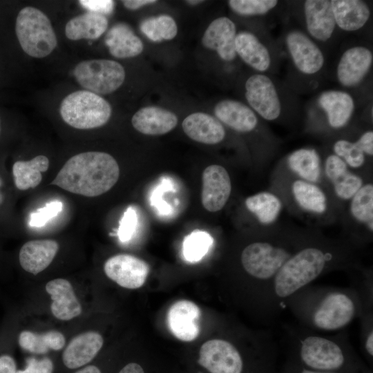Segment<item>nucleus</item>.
Listing matches in <instances>:
<instances>
[{
	"label": "nucleus",
	"instance_id": "nucleus-37",
	"mask_svg": "<svg viewBox=\"0 0 373 373\" xmlns=\"http://www.w3.org/2000/svg\"><path fill=\"white\" fill-rule=\"evenodd\" d=\"M213 243V238L207 231H194L184 239L183 255L189 262H198L209 252Z\"/></svg>",
	"mask_w": 373,
	"mask_h": 373
},
{
	"label": "nucleus",
	"instance_id": "nucleus-30",
	"mask_svg": "<svg viewBox=\"0 0 373 373\" xmlns=\"http://www.w3.org/2000/svg\"><path fill=\"white\" fill-rule=\"evenodd\" d=\"M287 164L301 180L314 184L321 180L323 166L320 155L314 149L301 148L293 151L289 155Z\"/></svg>",
	"mask_w": 373,
	"mask_h": 373
},
{
	"label": "nucleus",
	"instance_id": "nucleus-52",
	"mask_svg": "<svg viewBox=\"0 0 373 373\" xmlns=\"http://www.w3.org/2000/svg\"><path fill=\"white\" fill-rule=\"evenodd\" d=\"M2 185H3V181H2L1 178L0 177V205L3 203V200H4L3 195L1 191V187L2 186Z\"/></svg>",
	"mask_w": 373,
	"mask_h": 373
},
{
	"label": "nucleus",
	"instance_id": "nucleus-13",
	"mask_svg": "<svg viewBox=\"0 0 373 373\" xmlns=\"http://www.w3.org/2000/svg\"><path fill=\"white\" fill-rule=\"evenodd\" d=\"M231 193V182L227 169L221 165L211 164L202 173L201 200L204 208L210 212L220 211Z\"/></svg>",
	"mask_w": 373,
	"mask_h": 373
},
{
	"label": "nucleus",
	"instance_id": "nucleus-15",
	"mask_svg": "<svg viewBox=\"0 0 373 373\" xmlns=\"http://www.w3.org/2000/svg\"><path fill=\"white\" fill-rule=\"evenodd\" d=\"M200 309L195 303L188 300H178L168 311L169 328L178 339L192 341L200 334Z\"/></svg>",
	"mask_w": 373,
	"mask_h": 373
},
{
	"label": "nucleus",
	"instance_id": "nucleus-12",
	"mask_svg": "<svg viewBox=\"0 0 373 373\" xmlns=\"http://www.w3.org/2000/svg\"><path fill=\"white\" fill-rule=\"evenodd\" d=\"M285 44L294 64L305 75H314L321 70L324 55L319 47L305 33L298 30L289 31Z\"/></svg>",
	"mask_w": 373,
	"mask_h": 373
},
{
	"label": "nucleus",
	"instance_id": "nucleus-23",
	"mask_svg": "<svg viewBox=\"0 0 373 373\" xmlns=\"http://www.w3.org/2000/svg\"><path fill=\"white\" fill-rule=\"evenodd\" d=\"M182 128L191 139L206 144H216L225 137V130L220 122L204 113H194L182 122Z\"/></svg>",
	"mask_w": 373,
	"mask_h": 373
},
{
	"label": "nucleus",
	"instance_id": "nucleus-26",
	"mask_svg": "<svg viewBox=\"0 0 373 373\" xmlns=\"http://www.w3.org/2000/svg\"><path fill=\"white\" fill-rule=\"evenodd\" d=\"M318 104L326 113L329 126L336 129L347 125L355 107L354 99L348 93L336 90L323 92Z\"/></svg>",
	"mask_w": 373,
	"mask_h": 373
},
{
	"label": "nucleus",
	"instance_id": "nucleus-27",
	"mask_svg": "<svg viewBox=\"0 0 373 373\" xmlns=\"http://www.w3.org/2000/svg\"><path fill=\"white\" fill-rule=\"evenodd\" d=\"M331 4L336 26L343 30H358L363 28L370 19V8L363 1L332 0Z\"/></svg>",
	"mask_w": 373,
	"mask_h": 373
},
{
	"label": "nucleus",
	"instance_id": "nucleus-4",
	"mask_svg": "<svg viewBox=\"0 0 373 373\" xmlns=\"http://www.w3.org/2000/svg\"><path fill=\"white\" fill-rule=\"evenodd\" d=\"M282 327L283 342L300 362L298 365L318 372L355 373L358 369L347 329L326 335L299 324Z\"/></svg>",
	"mask_w": 373,
	"mask_h": 373
},
{
	"label": "nucleus",
	"instance_id": "nucleus-9",
	"mask_svg": "<svg viewBox=\"0 0 373 373\" xmlns=\"http://www.w3.org/2000/svg\"><path fill=\"white\" fill-rule=\"evenodd\" d=\"M73 74L80 86L97 95H106L115 91L125 79L123 66L111 59L81 61L75 66Z\"/></svg>",
	"mask_w": 373,
	"mask_h": 373
},
{
	"label": "nucleus",
	"instance_id": "nucleus-8",
	"mask_svg": "<svg viewBox=\"0 0 373 373\" xmlns=\"http://www.w3.org/2000/svg\"><path fill=\"white\" fill-rule=\"evenodd\" d=\"M60 115L69 126L91 129L104 125L111 115L110 104L88 90H77L67 95L60 105Z\"/></svg>",
	"mask_w": 373,
	"mask_h": 373
},
{
	"label": "nucleus",
	"instance_id": "nucleus-39",
	"mask_svg": "<svg viewBox=\"0 0 373 373\" xmlns=\"http://www.w3.org/2000/svg\"><path fill=\"white\" fill-rule=\"evenodd\" d=\"M334 154L342 159L350 169H359L364 166L366 155L356 144L347 140H336L333 145Z\"/></svg>",
	"mask_w": 373,
	"mask_h": 373
},
{
	"label": "nucleus",
	"instance_id": "nucleus-49",
	"mask_svg": "<svg viewBox=\"0 0 373 373\" xmlns=\"http://www.w3.org/2000/svg\"><path fill=\"white\" fill-rule=\"evenodd\" d=\"M155 0H125L122 1V3L125 8L129 10H137L140 8L149 4H153L156 3Z\"/></svg>",
	"mask_w": 373,
	"mask_h": 373
},
{
	"label": "nucleus",
	"instance_id": "nucleus-38",
	"mask_svg": "<svg viewBox=\"0 0 373 373\" xmlns=\"http://www.w3.org/2000/svg\"><path fill=\"white\" fill-rule=\"evenodd\" d=\"M358 273L352 276L351 287L357 292L362 307V312L373 311V276L372 270L357 267Z\"/></svg>",
	"mask_w": 373,
	"mask_h": 373
},
{
	"label": "nucleus",
	"instance_id": "nucleus-2",
	"mask_svg": "<svg viewBox=\"0 0 373 373\" xmlns=\"http://www.w3.org/2000/svg\"><path fill=\"white\" fill-rule=\"evenodd\" d=\"M298 324L318 333H336L358 318L362 312L356 290L351 287L309 285L285 303Z\"/></svg>",
	"mask_w": 373,
	"mask_h": 373
},
{
	"label": "nucleus",
	"instance_id": "nucleus-42",
	"mask_svg": "<svg viewBox=\"0 0 373 373\" xmlns=\"http://www.w3.org/2000/svg\"><path fill=\"white\" fill-rule=\"evenodd\" d=\"M63 209V204L59 200H52L44 207L37 209L30 215L29 224L31 227L44 226L49 220L57 216Z\"/></svg>",
	"mask_w": 373,
	"mask_h": 373
},
{
	"label": "nucleus",
	"instance_id": "nucleus-47",
	"mask_svg": "<svg viewBox=\"0 0 373 373\" xmlns=\"http://www.w3.org/2000/svg\"><path fill=\"white\" fill-rule=\"evenodd\" d=\"M15 359L9 355L0 356V373H16Z\"/></svg>",
	"mask_w": 373,
	"mask_h": 373
},
{
	"label": "nucleus",
	"instance_id": "nucleus-19",
	"mask_svg": "<svg viewBox=\"0 0 373 373\" xmlns=\"http://www.w3.org/2000/svg\"><path fill=\"white\" fill-rule=\"evenodd\" d=\"M304 13L310 35L320 41H328L336 27L331 1L307 0L304 3Z\"/></svg>",
	"mask_w": 373,
	"mask_h": 373
},
{
	"label": "nucleus",
	"instance_id": "nucleus-16",
	"mask_svg": "<svg viewBox=\"0 0 373 373\" xmlns=\"http://www.w3.org/2000/svg\"><path fill=\"white\" fill-rule=\"evenodd\" d=\"M323 173L330 182L336 196L341 200H350L364 184L361 177L353 173L345 162L334 153L325 158Z\"/></svg>",
	"mask_w": 373,
	"mask_h": 373
},
{
	"label": "nucleus",
	"instance_id": "nucleus-25",
	"mask_svg": "<svg viewBox=\"0 0 373 373\" xmlns=\"http://www.w3.org/2000/svg\"><path fill=\"white\" fill-rule=\"evenodd\" d=\"M214 114L219 121L234 131L248 133L258 125V118L254 111L243 103L224 99L214 108Z\"/></svg>",
	"mask_w": 373,
	"mask_h": 373
},
{
	"label": "nucleus",
	"instance_id": "nucleus-40",
	"mask_svg": "<svg viewBox=\"0 0 373 373\" xmlns=\"http://www.w3.org/2000/svg\"><path fill=\"white\" fill-rule=\"evenodd\" d=\"M276 0H230L228 4L236 13L243 16L263 15L275 8Z\"/></svg>",
	"mask_w": 373,
	"mask_h": 373
},
{
	"label": "nucleus",
	"instance_id": "nucleus-22",
	"mask_svg": "<svg viewBox=\"0 0 373 373\" xmlns=\"http://www.w3.org/2000/svg\"><path fill=\"white\" fill-rule=\"evenodd\" d=\"M59 250V244L53 240H35L26 242L19 255L21 267L32 274L46 269Z\"/></svg>",
	"mask_w": 373,
	"mask_h": 373
},
{
	"label": "nucleus",
	"instance_id": "nucleus-24",
	"mask_svg": "<svg viewBox=\"0 0 373 373\" xmlns=\"http://www.w3.org/2000/svg\"><path fill=\"white\" fill-rule=\"evenodd\" d=\"M290 191L294 201L305 213L321 216L328 211V197L317 184L297 178L291 182Z\"/></svg>",
	"mask_w": 373,
	"mask_h": 373
},
{
	"label": "nucleus",
	"instance_id": "nucleus-46",
	"mask_svg": "<svg viewBox=\"0 0 373 373\" xmlns=\"http://www.w3.org/2000/svg\"><path fill=\"white\" fill-rule=\"evenodd\" d=\"M358 148L365 155L372 157L373 155V131H367L363 133L355 142Z\"/></svg>",
	"mask_w": 373,
	"mask_h": 373
},
{
	"label": "nucleus",
	"instance_id": "nucleus-36",
	"mask_svg": "<svg viewBox=\"0 0 373 373\" xmlns=\"http://www.w3.org/2000/svg\"><path fill=\"white\" fill-rule=\"evenodd\" d=\"M140 30L150 40L155 42L172 39L178 32L175 21L167 15L145 19L140 24Z\"/></svg>",
	"mask_w": 373,
	"mask_h": 373
},
{
	"label": "nucleus",
	"instance_id": "nucleus-54",
	"mask_svg": "<svg viewBox=\"0 0 373 373\" xmlns=\"http://www.w3.org/2000/svg\"><path fill=\"white\" fill-rule=\"evenodd\" d=\"M0 123H1V119H0Z\"/></svg>",
	"mask_w": 373,
	"mask_h": 373
},
{
	"label": "nucleus",
	"instance_id": "nucleus-3",
	"mask_svg": "<svg viewBox=\"0 0 373 373\" xmlns=\"http://www.w3.org/2000/svg\"><path fill=\"white\" fill-rule=\"evenodd\" d=\"M313 233L297 232H265L247 244L240 255L241 267L249 278L252 309L286 260L300 247L315 238Z\"/></svg>",
	"mask_w": 373,
	"mask_h": 373
},
{
	"label": "nucleus",
	"instance_id": "nucleus-43",
	"mask_svg": "<svg viewBox=\"0 0 373 373\" xmlns=\"http://www.w3.org/2000/svg\"><path fill=\"white\" fill-rule=\"evenodd\" d=\"M137 224V215L132 207L124 212L117 230V236L121 242H127L133 237Z\"/></svg>",
	"mask_w": 373,
	"mask_h": 373
},
{
	"label": "nucleus",
	"instance_id": "nucleus-33",
	"mask_svg": "<svg viewBox=\"0 0 373 373\" xmlns=\"http://www.w3.org/2000/svg\"><path fill=\"white\" fill-rule=\"evenodd\" d=\"M49 166L48 158L37 155L30 160L17 161L12 166V174L16 187L21 191L35 188L42 180L43 172Z\"/></svg>",
	"mask_w": 373,
	"mask_h": 373
},
{
	"label": "nucleus",
	"instance_id": "nucleus-1",
	"mask_svg": "<svg viewBox=\"0 0 373 373\" xmlns=\"http://www.w3.org/2000/svg\"><path fill=\"white\" fill-rule=\"evenodd\" d=\"M358 248L348 240L316 236L296 250L280 267L260 300L254 314L264 327H271L285 309L286 301L318 278L358 265Z\"/></svg>",
	"mask_w": 373,
	"mask_h": 373
},
{
	"label": "nucleus",
	"instance_id": "nucleus-17",
	"mask_svg": "<svg viewBox=\"0 0 373 373\" xmlns=\"http://www.w3.org/2000/svg\"><path fill=\"white\" fill-rule=\"evenodd\" d=\"M236 25L232 20L222 17L213 20L206 29L202 39L207 48L216 50L224 61H231L236 56Z\"/></svg>",
	"mask_w": 373,
	"mask_h": 373
},
{
	"label": "nucleus",
	"instance_id": "nucleus-20",
	"mask_svg": "<svg viewBox=\"0 0 373 373\" xmlns=\"http://www.w3.org/2000/svg\"><path fill=\"white\" fill-rule=\"evenodd\" d=\"M46 290L51 296L50 309L55 318L68 321L82 314V306L68 280L63 278L50 280L46 284Z\"/></svg>",
	"mask_w": 373,
	"mask_h": 373
},
{
	"label": "nucleus",
	"instance_id": "nucleus-5",
	"mask_svg": "<svg viewBox=\"0 0 373 373\" xmlns=\"http://www.w3.org/2000/svg\"><path fill=\"white\" fill-rule=\"evenodd\" d=\"M119 177V165L113 156L88 151L68 159L50 184L73 193L96 197L108 191Z\"/></svg>",
	"mask_w": 373,
	"mask_h": 373
},
{
	"label": "nucleus",
	"instance_id": "nucleus-51",
	"mask_svg": "<svg viewBox=\"0 0 373 373\" xmlns=\"http://www.w3.org/2000/svg\"><path fill=\"white\" fill-rule=\"evenodd\" d=\"M291 373H353V372H318L313 371L308 369L303 368L296 365L295 368H292Z\"/></svg>",
	"mask_w": 373,
	"mask_h": 373
},
{
	"label": "nucleus",
	"instance_id": "nucleus-32",
	"mask_svg": "<svg viewBox=\"0 0 373 373\" xmlns=\"http://www.w3.org/2000/svg\"><path fill=\"white\" fill-rule=\"evenodd\" d=\"M245 204L258 222L263 225L274 223L283 209L281 200L270 191H261L249 196Z\"/></svg>",
	"mask_w": 373,
	"mask_h": 373
},
{
	"label": "nucleus",
	"instance_id": "nucleus-7",
	"mask_svg": "<svg viewBox=\"0 0 373 373\" xmlns=\"http://www.w3.org/2000/svg\"><path fill=\"white\" fill-rule=\"evenodd\" d=\"M15 32L23 50L32 57L48 56L57 44L50 19L34 7H25L19 11L16 19Z\"/></svg>",
	"mask_w": 373,
	"mask_h": 373
},
{
	"label": "nucleus",
	"instance_id": "nucleus-50",
	"mask_svg": "<svg viewBox=\"0 0 373 373\" xmlns=\"http://www.w3.org/2000/svg\"><path fill=\"white\" fill-rule=\"evenodd\" d=\"M74 373H103L102 370L95 365H86L79 368Z\"/></svg>",
	"mask_w": 373,
	"mask_h": 373
},
{
	"label": "nucleus",
	"instance_id": "nucleus-14",
	"mask_svg": "<svg viewBox=\"0 0 373 373\" xmlns=\"http://www.w3.org/2000/svg\"><path fill=\"white\" fill-rule=\"evenodd\" d=\"M372 61V52L365 46H356L347 49L337 65L338 81L345 87L357 86L369 73Z\"/></svg>",
	"mask_w": 373,
	"mask_h": 373
},
{
	"label": "nucleus",
	"instance_id": "nucleus-41",
	"mask_svg": "<svg viewBox=\"0 0 373 373\" xmlns=\"http://www.w3.org/2000/svg\"><path fill=\"white\" fill-rule=\"evenodd\" d=\"M358 319L360 323V343L364 353L373 357V311L361 312Z\"/></svg>",
	"mask_w": 373,
	"mask_h": 373
},
{
	"label": "nucleus",
	"instance_id": "nucleus-44",
	"mask_svg": "<svg viewBox=\"0 0 373 373\" xmlns=\"http://www.w3.org/2000/svg\"><path fill=\"white\" fill-rule=\"evenodd\" d=\"M26 362V367L23 370H17L16 373H53V363L48 357L41 359L30 357Z\"/></svg>",
	"mask_w": 373,
	"mask_h": 373
},
{
	"label": "nucleus",
	"instance_id": "nucleus-53",
	"mask_svg": "<svg viewBox=\"0 0 373 373\" xmlns=\"http://www.w3.org/2000/svg\"><path fill=\"white\" fill-rule=\"evenodd\" d=\"M202 1H194V0H191V1H186V3H189V4H191V5H196V4H198L200 3H202Z\"/></svg>",
	"mask_w": 373,
	"mask_h": 373
},
{
	"label": "nucleus",
	"instance_id": "nucleus-18",
	"mask_svg": "<svg viewBox=\"0 0 373 373\" xmlns=\"http://www.w3.org/2000/svg\"><path fill=\"white\" fill-rule=\"evenodd\" d=\"M102 336L87 332L74 337L62 353L63 364L69 370H77L90 363L103 346Z\"/></svg>",
	"mask_w": 373,
	"mask_h": 373
},
{
	"label": "nucleus",
	"instance_id": "nucleus-11",
	"mask_svg": "<svg viewBox=\"0 0 373 373\" xmlns=\"http://www.w3.org/2000/svg\"><path fill=\"white\" fill-rule=\"evenodd\" d=\"M104 270L111 280L119 286L135 289L141 287L149 273V265L130 254H117L104 263Z\"/></svg>",
	"mask_w": 373,
	"mask_h": 373
},
{
	"label": "nucleus",
	"instance_id": "nucleus-31",
	"mask_svg": "<svg viewBox=\"0 0 373 373\" xmlns=\"http://www.w3.org/2000/svg\"><path fill=\"white\" fill-rule=\"evenodd\" d=\"M107 27L108 20L104 15L87 12L68 21L65 34L71 40L96 39L102 36Z\"/></svg>",
	"mask_w": 373,
	"mask_h": 373
},
{
	"label": "nucleus",
	"instance_id": "nucleus-10",
	"mask_svg": "<svg viewBox=\"0 0 373 373\" xmlns=\"http://www.w3.org/2000/svg\"><path fill=\"white\" fill-rule=\"evenodd\" d=\"M245 97L252 109L268 121L278 119L281 103L272 80L263 74L250 76L245 83Z\"/></svg>",
	"mask_w": 373,
	"mask_h": 373
},
{
	"label": "nucleus",
	"instance_id": "nucleus-48",
	"mask_svg": "<svg viewBox=\"0 0 373 373\" xmlns=\"http://www.w3.org/2000/svg\"><path fill=\"white\" fill-rule=\"evenodd\" d=\"M117 373H146V371L141 363L131 361L125 364Z\"/></svg>",
	"mask_w": 373,
	"mask_h": 373
},
{
	"label": "nucleus",
	"instance_id": "nucleus-34",
	"mask_svg": "<svg viewBox=\"0 0 373 373\" xmlns=\"http://www.w3.org/2000/svg\"><path fill=\"white\" fill-rule=\"evenodd\" d=\"M350 212L354 220L364 225L367 234L373 232V184H363L350 200Z\"/></svg>",
	"mask_w": 373,
	"mask_h": 373
},
{
	"label": "nucleus",
	"instance_id": "nucleus-45",
	"mask_svg": "<svg viewBox=\"0 0 373 373\" xmlns=\"http://www.w3.org/2000/svg\"><path fill=\"white\" fill-rule=\"evenodd\" d=\"M79 3L88 12L102 15L111 14L115 6V2L111 0H81Z\"/></svg>",
	"mask_w": 373,
	"mask_h": 373
},
{
	"label": "nucleus",
	"instance_id": "nucleus-35",
	"mask_svg": "<svg viewBox=\"0 0 373 373\" xmlns=\"http://www.w3.org/2000/svg\"><path fill=\"white\" fill-rule=\"evenodd\" d=\"M64 335L57 331H49L43 334L23 331L19 336V344L25 350L33 354H42L50 350H59L65 345Z\"/></svg>",
	"mask_w": 373,
	"mask_h": 373
},
{
	"label": "nucleus",
	"instance_id": "nucleus-6",
	"mask_svg": "<svg viewBox=\"0 0 373 373\" xmlns=\"http://www.w3.org/2000/svg\"><path fill=\"white\" fill-rule=\"evenodd\" d=\"M276 356V354L248 357L231 340L218 338L202 345L196 362L208 373H270Z\"/></svg>",
	"mask_w": 373,
	"mask_h": 373
},
{
	"label": "nucleus",
	"instance_id": "nucleus-21",
	"mask_svg": "<svg viewBox=\"0 0 373 373\" xmlns=\"http://www.w3.org/2000/svg\"><path fill=\"white\" fill-rule=\"evenodd\" d=\"M131 123L141 133L157 135L173 130L178 124V117L173 113L162 108L147 106L133 115Z\"/></svg>",
	"mask_w": 373,
	"mask_h": 373
},
{
	"label": "nucleus",
	"instance_id": "nucleus-29",
	"mask_svg": "<svg viewBox=\"0 0 373 373\" xmlns=\"http://www.w3.org/2000/svg\"><path fill=\"white\" fill-rule=\"evenodd\" d=\"M105 44L110 53L120 59L137 56L144 48L141 39L124 23L115 24L108 31Z\"/></svg>",
	"mask_w": 373,
	"mask_h": 373
},
{
	"label": "nucleus",
	"instance_id": "nucleus-28",
	"mask_svg": "<svg viewBox=\"0 0 373 373\" xmlns=\"http://www.w3.org/2000/svg\"><path fill=\"white\" fill-rule=\"evenodd\" d=\"M236 52L252 68L265 72L271 65V56L267 48L253 33L242 31L236 35Z\"/></svg>",
	"mask_w": 373,
	"mask_h": 373
}]
</instances>
